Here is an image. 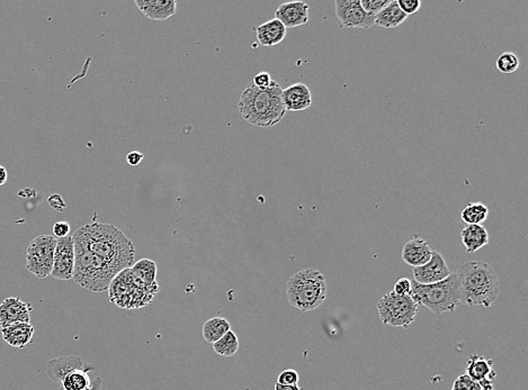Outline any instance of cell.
Here are the masks:
<instances>
[{"label":"cell","mask_w":528,"mask_h":390,"mask_svg":"<svg viewBox=\"0 0 528 390\" xmlns=\"http://www.w3.org/2000/svg\"><path fill=\"white\" fill-rule=\"evenodd\" d=\"M398 5L400 9L408 16V15L416 14L419 11L421 1L420 0H398Z\"/></svg>","instance_id":"obj_34"},{"label":"cell","mask_w":528,"mask_h":390,"mask_svg":"<svg viewBox=\"0 0 528 390\" xmlns=\"http://www.w3.org/2000/svg\"><path fill=\"white\" fill-rule=\"evenodd\" d=\"M92 371H95V365L90 363L69 371L66 376L57 382L59 390H102L103 380L100 377L90 378Z\"/></svg>","instance_id":"obj_13"},{"label":"cell","mask_w":528,"mask_h":390,"mask_svg":"<svg viewBox=\"0 0 528 390\" xmlns=\"http://www.w3.org/2000/svg\"><path fill=\"white\" fill-rule=\"evenodd\" d=\"M461 302L468 306L488 308L496 302L500 291L499 278L489 263L470 261L456 272Z\"/></svg>","instance_id":"obj_3"},{"label":"cell","mask_w":528,"mask_h":390,"mask_svg":"<svg viewBox=\"0 0 528 390\" xmlns=\"http://www.w3.org/2000/svg\"><path fill=\"white\" fill-rule=\"evenodd\" d=\"M391 0H360V6L367 14L375 16L386 8Z\"/></svg>","instance_id":"obj_31"},{"label":"cell","mask_w":528,"mask_h":390,"mask_svg":"<svg viewBox=\"0 0 528 390\" xmlns=\"http://www.w3.org/2000/svg\"><path fill=\"white\" fill-rule=\"evenodd\" d=\"M461 239L468 253H475L489 243V234L483 225H466L461 232Z\"/></svg>","instance_id":"obj_23"},{"label":"cell","mask_w":528,"mask_h":390,"mask_svg":"<svg viewBox=\"0 0 528 390\" xmlns=\"http://www.w3.org/2000/svg\"><path fill=\"white\" fill-rule=\"evenodd\" d=\"M299 379L300 376L295 369H285L277 377V384L295 386V384H299Z\"/></svg>","instance_id":"obj_32"},{"label":"cell","mask_w":528,"mask_h":390,"mask_svg":"<svg viewBox=\"0 0 528 390\" xmlns=\"http://www.w3.org/2000/svg\"><path fill=\"white\" fill-rule=\"evenodd\" d=\"M283 89L276 81L267 88H258L254 83L243 89L237 109L243 120L252 125L271 128L276 125L286 111L282 102Z\"/></svg>","instance_id":"obj_2"},{"label":"cell","mask_w":528,"mask_h":390,"mask_svg":"<svg viewBox=\"0 0 528 390\" xmlns=\"http://www.w3.org/2000/svg\"><path fill=\"white\" fill-rule=\"evenodd\" d=\"M57 239L53 235H39L32 239L26 251V268L40 279L51 276Z\"/></svg>","instance_id":"obj_9"},{"label":"cell","mask_w":528,"mask_h":390,"mask_svg":"<svg viewBox=\"0 0 528 390\" xmlns=\"http://www.w3.org/2000/svg\"><path fill=\"white\" fill-rule=\"evenodd\" d=\"M213 350L215 354L221 356H232L239 350V340L233 330H229L228 333L213 343Z\"/></svg>","instance_id":"obj_28"},{"label":"cell","mask_w":528,"mask_h":390,"mask_svg":"<svg viewBox=\"0 0 528 390\" xmlns=\"http://www.w3.org/2000/svg\"><path fill=\"white\" fill-rule=\"evenodd\" d=\"M70 231H72L70 224L68 222H65V221L57 222L53 225V237L55 239H65V237H69Z\"/></svg>","instance_id":"obj_35"},{"label":"cell","mask_w":528,"mask_h":390,"mask_svg":"<svg viewBox=\"0 0 528 390\" xmlns=\"http://www.w3.org/2000/svg\"><path fill=\"white\" fill-rule=\"evenodd\" d=\"M274 390H302L299 384L295 386H285V384H275Z\"/></svg>","instance_id":"obj_39"},{"label":"cell","mask_w":528,"mask_h":390,"mask_svg":"<svg viewBox=\"0 0 528 390\" xmlns=\"http://www.w3.org/2000/svg\"><path fill=\"white\" fill-rule=\"evenodd\" d=\"M8 179V172H7L6 168L0 165V186L5 185Z\"/></svg>","instance_id":"obj_40"},{"label":"cell","mask_w":528,"mask_h":390,"mask_svg":"<svg viewBox=\"0 0 528 390\" xmlns=\"http://www.w3.org/2000/svg\"><path fill=\"white\" fill-rule=\"evenodd\" d=\"M282 102L286 111H306L312 105L311 90L304 83H295L283 89Z\"/></svg>","instance_id":"obj_17"},{"label":"cell","mask_w":528,"mask_h":390,"mask_svg":"<svg viewBox=\"0 0 528 390\" xmlns=\"http://www.w3.org/2000/svg\"><path fill=\"white\" fill-rule=\"evenodd\" d=\"M230 330H231V326L228 319L224 317H212L203 325V339L205 340L208 343L213 344Z\"/></svg>","instance_id":"obj_26"},{"label":"cell","mask_w":528,"mask_h":390,"mask_svg":"<svg viewBox=\"0 0 528 390\" xmlns=\"http://www.w3.org/2000/svg\"><path fill=\"white\" fill-rule=\"evenodd\" d=\"M32 307L18 297H8L0 304V328L15 323H31Z\"/></svg>","instance_id":"obj_15"},{"label":"cell","mask_w":528,"mask_h":390,"mask_svg":"<svg viewBox=\"0 0 528 390\" xmlns=\"http://www.w3.org/2000/svg\"><path fill=\"white\" fill-rule=\"evenodd\" d=\"M49 204L53 209L57 211H62L66 207V204L63 202L60 195H52L49 198Z\"/></svg>","instance_id":"obj_37"},{"label":"cell","mask_w":528,"mask_h":390,"mask_svg":"<svg viewBox=\"0 0 528 390\" xmlns=\"http://www.w3.org/2000/svg\"><path fill=\"white\" fill-rule=\"evenodd\" d=\"M74 239V268L72 279L87 291L102 293L109 291V285L120 271L107 261L87 250L79 241Z\"/></svg>","instance_id":"obj_4"},{"label":"cell","mask_w":528,"mask_h":390,"mask_svg":"<svg viewBox=\"0 0 528 390\" xmlns=\"http://www.w3.org/2000/svg\"><path fill=\"white\" fill-rule=\"evenodd\" d=\"M407 18L408 16L400 9L397 0H391L386 8L375 15L374 25L386 29H395L405 23Z\"/></svg>","instance_id":"obj_24"},{"label":"cell","mask_w":528,"mask_h":390,"mask_svg":"<svg viewBox=\"0 0 528 390\" xmlns=\"http://www.w3.org/2000/svg\"><path fill=\"white\" fill-rule=\"evenodd\" d=\"M392 291L399 296H410L412 295V281L405 277H401L394 284Z\"/></svg>","instance_id":"obj_33"},{"label":"cell","mask_w":528,"mask_h":390,"mask_svg":"<svg viewBox=\"0 0 528 390\" xmlns=\"http://www.w3.org/2000/svg\"><path fill=\"white\" fill-rule=\"evenodd\" d=\"M309 5L303 1L282 4L275 12V18L280 20L285 29H295L309 23Z\"/></svg>","instance_id":"obj_16"},{"label":"cell","mask_w":528,"mask_h":390,"mask_svg":"<svg viewBox=\"0 0 528 390\" xmlns=\"http://www.w3.org/2000/svg\"><path fill=\"white\" fill-rule=\"evenodd\" d=\"M327 291L326 278L320 271L304 269L290 278L286 297L292 307L306 313L323 305L327 298Z\"/></svg>","instance_id":"obj_5"},{"label":"cell","mask_w":528,"mask_h":390,"mask_svg":"<svg viewBox=\"0 0 528 390\" xmlns=\"http://www.w3.org/2000/svg\"><path fill=\"white\" fill-rule=\"evenodd\" d=\"M132 274L137 281L152 289H159L157 280V265L150 259H141L131 268Z\"/></svg>","instance_id":"obj_25"},{"label":"cell","mask_w":528,"mask_h":390,"mask_svg":"<svg viewBox=\"0 0 528 390\" xmlns=\"http://www.w3.org/2000/svg\"><path fill=\"white\" fill-rule=\"evenodd\" d=\"M414 280L420 285H431L446 279L451 274L449 265L438 251H433L431 260L424 265L414 268Z\"/></svg>","instance_id":"obj_12"},{"label":"cell","mask_w":528,"mask_h":390,"mask_svg":"<svg viewBox=\"0 0 528 390\" xmlns=\"http://www.w3.org/2000/svg\"><path fill=\"white\" fill-rule=\"evenodd\" d=\"M451 390H482V388L477 382L472 380L468 375L463 373L455 379Z\"/></svg>","instance_id":"obj_30"},{"label":"cell","mask_w":528,"mask_h":390,"mask_svg":"<svg viewBox=\"0 0 528 390\" xmlns=\"http://www.w3.org/2000/svg\"><path fill=\"white\" fill-rule=\"evenodd\" d=\"M410 296L418 306L435 314L453 313L462 302L456 272L431 285H420L412 280Z\"/></svg>","instance_id":"obj_6"},{"label":"cell","mask_w":528,"mask_h":390,"mask_svg":"<svg viewBox=\"0 0 528 390\" xmlns=\"http://www.w3.org/2000/svg\"><path fill=\"white\" fill-rule=\"evenodd\" d=\"M377 309L382 324L407 328L416 319L418 305L412 296H399L391 291L381 297Z\"/></svg>","instance_id":"obj_8"},{"label":"cell","mask_w":528,"mask_h":390,"mask_svg":"<svg viewBox=\"0 0 528 390\" xmlns=\"http://www.w3.org/2000/svg\"><path fill=\"white\" fill-rule=\"evenodd\" d=\"M271 81H273V79H271V74L265 71L256 74L252 79V83L258 88H267L271 85Z\"/></svg>","instance_id":"obj_36"},{"label":"cell","mask_w":528,"mask_h":390,"mask_svg":"<svg viewBox=\"0 0 528 390\" xmlns=\"http://www.w3.org/2000/svg\"><path fill=\"white\" fill-rule=\"evenodd\" d=\"M520 57H517L513 52H503V55H500L497 61H496L498 71L501 72V74H514L517 71V69L520 68Z\"/></svg>","instance_id":"obj_29"},{"label":"cell","mask_w":528,"mask_h":390,"mask_svg":"<svg viewBox=\"0 0 528 390\" xmlns=\"http://www.w3.org/2000/svg\"><path fill=\"white\" fill-rule=\"evenodd\" d=\"M159 289L146 287L135 279L131 269H124L109 287V300L119 307H144L152 302Z\"/></svg>","instance_id":"obj_7"},{"label":"cell","mask_w":528,"mask_h":390,"mask_svg":"<svg viewBox=\"0 0 528 390\" xmlns=\"http://www.w3.org/2000/svg\"><path fill=\"white\" fill-rule=\"evenodd\" d=\"M35 328L31 323H15L1 328V336L7 344L24 349L33 341Z\"/></svg>","instance_id":"obj_20"},{"label":"cell","mask_w":528,"mask_h":390,"mask_svg":"<svg viewBox=\"0 0 528 390\" xmlns=\"http://www.w3.org/2000/svg\"><path fill=\"white\" fill-rule=\"evenodd\" d=\"M431 254H433V251H431L428 242L416 234L414 239H410L403 245L401 258L407 265H410L412 268H417V267L428 263Z\"/></svg>","instance_id":"obj_18"},{"label":"cell","mask_w":528,"mask_h":390,"mask_svg":"<svg viewBox=\"0 0 528 390\" xmlns=\"http://www.w3.org/2000/svg\"><path fill=\"white\" fill-rule=\"evenodd\" d=\"M258 42L264 46H275L280 44L286 36L285 26L276 18L266 22L256 27Z\"/></svg>","instance_id":"obj_21"},{"label":"cell","mask_w":528,"mask_h":390,"mask_svg":"<svg viewBox=\"0 0 528 390\" xmlns=\"http://www.w3.org/2000/svg\"><path fill=\"white\" fill-rule=\"evenodd\" d=\"M143 158L144 157H143V154L141 152L132 151L126 155V162L129 163L132 167H135V165H140Z\"/></svg>","instance_id":"obj_38"},{"label":"cell","mask_w":528,"mask_h":390,"mask_svg":"<svg viewBox=\"0 0 528 390\" xmlns=\"http://www.w3.org/2000/svg\"><path fill=\"white\" fill-rule=\"evenodd\" d=\"M72 237L120 272L135 265V245L116 226L93 223L78 228Z\"/></svg>","instance_id":"obj_1"},{"label":"cell","mask_w":528,"mask_h":390,"mask_svg":"<svg viewBox=\"0 0 528 390\" xmlns=\"http://www.w3.org/2000/svg\"><path fill=\"white\" fill-rule=\"evenodd\" d=\"M135 6L147 18L166 20L176 14V0H135Z\"/></svg>","instance_id":"obj_19"},{"label":"cell","mask_w":528,"mask_h":390,"mask_svg":"<svg viewBox=\"0 0 528 390\" xmlns=\"http://www.w3.org/2000/svg\"><path fill=\"white\" fill-rule=\"evenodd\" d=\"M334 8L341 29H367L374 25L375 16L362 8L360 0H336Z\"/></svg>","instance_id":"obj_10"},{"label":"cell","mask_w":528,"mask_h":390,"mask_svg":"<svg viewBox=\"0 0 528 390\" xmlns=\"http://www.w3.org/2000/svg\"><path fill=\"white\" fill-rule=\"evenodd\" d=\"M74 268V244L72 235L57 239L51 277L57 280L72 279Z\"/></svg>","instance_id":"obj_11"},{"label":"cell","mask_w":528,"mask_h":390,"mask_svg":"<svg viewBox=\"0 0 528 390\" xmlns=\"http://www.w3.org/2000/svg\"><path fill=\"white\" fill-rule=\"evenodd\" d=\"M86 365L80 359L79 356H65L52 359L46 365V373L52 382H59L63 377L66 376L69 371L74 370L76 368H81Z\"/></svg>","instance_id":"obj_22"},{"label":"cell","mask_w":528,"mask_h":390,"mask_svg":"<svg viewBox=\"0 0 528 390\" xmlns=\"http://www.w3.org/2000/svg\"><path fill=\"white\" fill-rule=\"evenodd\" d=\"M488 215V206L482 202H471L463 208L461 220L466 225H481L487 221Z\"/></svg>","instance_id":"obj_27"},{"label":"cell","mask_w":528,"mask_h":390,"mask_svg":"<svg viewBox=\"0 0 528 390\" xmlns=\"http://www.w3.org/2000/svg\"><path fill=\"white\" fill-rule=\"evenodd\" d=\"M466 375L477 382L482 390H494L497 372L494 369L492 359H487L478 354H472L466 362Z\"/></svg>","instance_id":"obj_14"}]
</instances>
